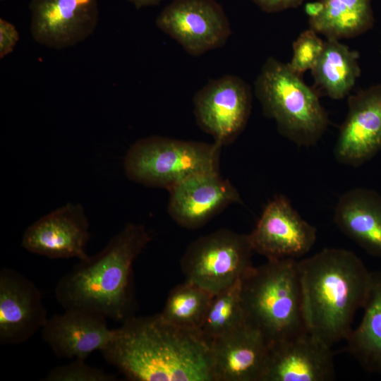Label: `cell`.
<instances>
[{
    "label": "cell",
    "instance_id": "1",
    "mask_svg": "<svg viewBox=\"0 0 381 381\" xmlns=\"http://www.w3.org/2000/svg\"><path fill=\"white\" fill-rule=\"evenodd\" d=\"M101 352L131 380L214 381L210 343L159 313L129 318Z\"/></svg>",
    "mask_w": 381,
    "mask_h": 381
},
{
    "label": "cell",
    "instance_id": "2",
    "mask_svg": "<svg viewBox=\"0 0 381 381\" xmlns=\"http://www.w3.org/2000/svg\"><path fill=\"white\" fill-rule=\"evenodd\" d=\"M297 269L307 332L329 347L346 340L367 301L372 272L353 252L331 248L297 261Z\"/></svg>",
    "mask_w": 381,
    "mask_h": 381
},
{
    "label": "cell",
    "instance_id": "3",
    "mask_svg": "<svg viewBox=\"0 0 381 381\" xmlns=\"http://www.w3.org/2000/svg\"><path fill=\"white\" fill-rule=\"evenodd\" d=\"M145 227L129 223L98 253L80 260L55 288L65 310L82 308L123 322L134 308L133 262L151 241Z\"/></svg>",
    "mask_w": 381,
    "mask_h": 381
},
{
    "label": "cell",
    "instance_id": "4",
    "mask_svg": "<svg viewBox=\"0 0 381 381\" xmlns=\"http://www.w3.org/2000/svg\"><path fill=\"white\" fill-rule=\"evenodd\" d=\"M246 323L257 329L270 346L307 332L297 260H267L252 267L241 280Z\"/></svg>",
    "mask_w": 381,
    "mask_h": 381
},
{
    "label": "cell",
    "instance_id": "5",
    "mask_svg": "<svg viewBox=\"0 0 381 381\" xmlns=\"http://www.w3.org/2000/svg\"><path fill=\"white\" fill-rule=\"evenodd\" d=\"M254 92L263 114L296 145H315L326 131L329 120L320 95L288 64L268 58L256 78Z\"/></svg>",
    "mask_w": 381,
    "mask_h": 381
},
{
    "label": "cell",
    "instance_id": "6",
    "mask_svg": "<svg viewBox=\"0 0 381 381\" xmlns=\"http://www.w3.org/2000/svg\"><path fill=\"white\" fill-rule=\"evenodd\" d=\"M222 146L216 143L152 135L135 142L124 159L129 179L168 190L195 174L219 171Z\"/></svg>",
    "mask_w": 381,
    "mask_h": 381
},
{
    "label": "cell",
    "instance_id": "7",
    "mask_svg": "<svg viewBox=\"0 0 381 381\" xmlns=\"http://www.w3.org/2000/svg\"><path fill=\"white\" fill-rule=\"evenodd\" d=\"M253 252L248 234L221 229L193 241L180 264L186 281L216 294L250 270Z\"/></svg>",
    "mask_w": 381,
    "mask_h": 381
},
{
    "label": "cell",
    "instance_id": "8",
    "mask_svg": "<svg viewBox=\"0 0 381 381\" xmlns=\"http://www.w3.org/2000/svg\"><path fill=\"white\" fill-rule=\"evenodd\" d=\"M250 86L241 78L225 75L211 80L194 95L193 113L200 128L222 147L244 130L252 108Z\"/></svg>",
    "mask_w": 381,
    "mask_h": 381
},
{
    "label": "cell",
    "instance_id": "9",
    "mask_svg": "<svg viewBox=\"0 0 381 381\" xmlns=\"http://www.w3.org/2000/svg\"><path fill=\"white\" fill-rule=\"evenodd\" d=\"M155 23L195 56L222 47L231 33L229 18L216 0H172Z\"/></svg>",
    "mask_w": 381,
    "mask_h": 381
},
{
    "label": "cell",
    "instance_id": "10",
    "mask_svg": "<svg viewBox=\"0 0 381 381\" xmlns=\"http://www.w3.org/2000/svg\"><path fill=\"white\" fill-rule=\"evenodd\" d=\"M248 237L253 251L267 260L296 259L310 250L317 230L300 216L287 197L277 195L265 205Z\"/></svg>",
    "mask_w": 381,
    "mask_h": 381
},
{
    "label": "cell",
    "instance_id": "11",
    "mask_svg": "<svg viewBox=\"0 0 381 381\" xmlns=\"http://www.w3.org/2000/svg\"><path fill=\"white\" fill-rule=\"evenodd\" d=\"M30 31L38 44L54 49L88 38L99 21L97 0H31Z\"/></svg>",
    "mask_w": 381,
    "mask_h": 381
},
{
    "label": "cell",
    "instance_id": "12",
    "mask_svg": "<svg viewBox=\"0 0 381 381\" xmlns=\"http://www.w3.org/2000/svg\"><path fill=\"white\" fill-rule=\"evenodd\" d=\"M381 151V83L350 95L334 155L339 163L358 167Z\"/></svg>",
    "mask_w": 381,
    "mask_h": 381
},
{
    "label": "cell",
    "instance_id": "13",
    "mask_svg": "<svg viewBox=\"0 0 381 381\" xmlns=\"http://www.w3.org/2000/svg\"><path fill=\"white\" fill-rule=\"evenodd\" d=\"M169 192V216L188 229L200 228L229 205L242 202L238 190L219 171L190 176Z\"/></svg>",
    "mask_w": 381,
    "mask_h": 381
},
{
    "label": "cell",
    "instance_id": "14",
    "mask_svg": "<svg viewBox=\"0 0 381 381\" xmlns=\"http://www.w3.org/2000/svg\"><path fill=\"white\" fill-rule=\"evenodd\" d=\"M47 320L42 294L34 283L14 270H1V344L16 345L28 341Z\"/></svg>",
    "mask_w": 381,
    "mask_h": 381
},
{
    "label": "cell",
    "instance_id": "15",
    "mask_svg": "<svg viewBox=\"0 0 381 381\" xmlns=\"http://www.w3.org/2000/svg\"><path fill=\"white\" fill-rule=\"evenodd\" d=\"M89 224L83 207L68 203L42 217L25 231L22 245L49 258H85Z\"/></svg>",
    "mask_w": 381,
    "mask_h": 381
},
{
    "label": "cell",
    "instance_id": "16",
    "mask_svg": "<svg viewBox=\"0 0 381 381\" xmlns=\"http://www.w3.org/2000/svg\"><path fill=\"white\" fill-rule=\"evenodd\" d=\"M210 345L214 381H263L270 346L257 329L246 323Z\"/></svg>",
    "mask_w": 381,
    "mask_h": 381
},
{
    "label": "cell",
    "instance_id": "17",
    "mask_svg": "<svg viewBox=\"0 0 381 381\" xmlns=\"http://www.w3.org/2000/svg\"><path fill=\"white\" fill-rule=\"evenodd\" d=\"M107 318L82 308L66 309L49 318L42 337L59 358L85 359L102 351L113 339L116 329L108 327Z\"/></svg>",
    "mask_w": 381,
    "mask_h": 381
},
{
    "label": "cell",
    "instance_id": "18",
    "mask_svg": "<svg viewBox=\"0 0 381 381\" xmlns=\"http://www.w3.org/2000/svg\"><path fill=\"white\" fill-rule=\"evenodd\" d=\"M334 377L332 347L308 332L270 346L263 381H329Z\"/></svg>",
    "mask_w": 381,
    "mask_h": 381
},
{
    "label": "cell",
    "instance_id": "19",
    "mask_svg": "<svg viewBox=\"0 0 381 381\" xmlns=\"http://www.w3.org/2000/svg\"><path fill=\"white\" fill-rule=\"evenodd\" d=\"M334 220L338 228L368 254L381 258V195L355 188L339 198Z\"/></svg>",
    "mask_w": 381,
    "mask_h": 381
},
{
    "label": "cell",
    "instance_id": "20",
    "mask_svg": "<svg viewBox=\"0 0 381 381\" xmlns=\"http://www.w3.org/2000/svg\"><path fill=\"white\" fill-rule=\"evenodd\" d=\"M359 53L334 39L324 42L321 54L311 72L313 88L333 99L346 97L361 75Z\"/></svg>",
    "mask_w": 381,
    "mask_h": 381
},
{
    "label": "cell",
    "instance_id": "21",
    "mask_svg": "<svg viewBox=\"0 0 381 381\" xmlns=\"http://www.w3.org/2000/svg\"><path fill=\"white\" fill-rule=\"evenodd\" d=\"M363 309L361 322L346 340V350L366 371L381 374V270L372 272Z\"/></svg>",
    "mask_w": 381,
    "mask_h": 381
},
{
    "label": "cell",
    "instance_id": "22",
    "mask_svg": "<svg viewBox=\"0 0 381 381\" xmlns=\"http://www.w3.org/2000/svg\"><path fill=\"white\" fill-rule=\"evenodd\" d=\"M323 1L322 13L315 18L309 19V25L327 39L355 37L373 28L372 0Z\"/></svg>",
    "mask_w": 381,
    "mask_h": 381
},
{
    "label": "cell",
    "instance_id": "23",
    "mask_svg": "<svg viewBox=\"0 0 381 381\" xmlns=\"http://www.w3.org/2000/svg\"><path fill=\"white\" fill-rule=\"evenodd\" d=\"M214 295L185 280L171 290L159 315L175 326L199 332Z\"/></svg>",
    "mask_w": 381,
    "mask_h": 381
},
{
    "label": "cell",
    "instance_id": "24",
    "mask_svg": "<svg viewBox=\"0 0 381 381\" xmlns=\"http://www.w3.org/2000/svg\"><path fill=\"white\" fill-rule=\"evenodd\" d=\"M241 280L214 295L199 329L210 344L246 324L241 298Z\"/></svg>",
    "mask_w": 381,
    "mask_h": 381
},
{
    "label": "cell",
    "instance_id": "25",
    "mask_svg": "<svg viewBox=\"0 0 381 381\" xmlns=\"http://www.w3.org/2000/svg\"><path fill=\"white\" fill-rule=\"evenodd\" d=\"M324 46V41L317 32L309 28L302 32L292 44L291 60L287 63L296 73L303 75L312 70L318 60Z\"/></svg>",
    "mask_w": 381,
    "mask_h": 381
},
{
    "label": "cell",
    "instance_id": "26",
    "mask_svg": "<svg viewBox=\"0 0 381 381\" xmlns=\"http://www.w3.org/2000/svg\"><path fill=\"white\" fill-rule=\"evenodd\" d=\"M114 375L91 366L85 359L75 358L73 362L52 368L43 379L45 381H114Z\"/></svg>",
    "mask_w": 381,
    "mask_h": 381
},
{
    "label": "cell",
    "instance_id": "27",
    "mask_svg": "<svg viewBox=\"0 0 381 381\" xmlns=\"http://www.w3.org/2000/svg\"><path fill=\"white\" fill-rule=\"evenodd\" d=\"M20 36L16 26L11 22L0 18V59L10 54L16 47Z\"/></svg>",
    "mask_w": 381,
    "mask_h": 381
},
{
    "label": "cell",
    "instance_id": "28",
    "mask_svg": "<svg viewBox=\"0 0 381 381\" xmlns=\"http://www.w3.org/2000/svg\"><path fill=\"white\" fill-rule=\"evenodd\" d=\"M304 0H252L262 11L277 13L291 8H296Z\"/></svg>",
    "mask_w": 381,
    "mask_h": 381
},
{
    "label": "cell",
    "instance_id": "29",
    "mask_svg": "<svg viewBox=\"0 0 381 381\" xmlns=\"http://www.w3.org/2000/svg\"><path fill=\"white\" fill-rule=\"evenodd\" d=\"M325 8L323 0L308 2L305 4L304 12L308 16L309 19H313L318 17Z\"/></svg>",
    "mask_w": 381,
    "mask_h": 381
},
{
    "label": "cell",
    "instance_id": "30",
    "mask_svg": "<svg viewBox=\"0 0 381 381\" xmlns=\"http://www.w3.org/2000/svg\"><path fill=\"white\" fill-rule=\"evenodd\" d=\"M139 9L143 7L155 6L159 4L162 0H126Z\"/></svg>",
    "mask_w": 381,
    "mask_h": 381
},
{
    "label": "cell",
    "instance_id": "31",
    "mask_svg": "<svg viewBox=\"0 0 381 381\" xmlns=\"http://www.w3.org/2000/svg\"><path fill=\"white\" fill-rule=\"evenodd\" d=\"M1 1H4V0H1Z\"/></svg>",
    "mask_w": 381,
    "mask_h": 381
}]
</instances>
